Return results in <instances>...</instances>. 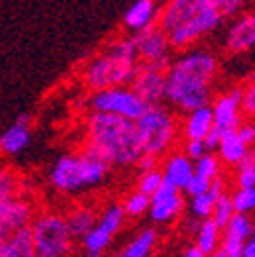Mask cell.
<instances>
[{
	"mask_svg": "<svg viewBox=\"0 0 255 257\" xmlns=\"http://www.w3.org/2000/svg\"><path fill=\"white\" fill-rule=\"evenodd\" d=\"M126 220V214L122 210V204H110L106 206L98 218L96 224L82 237V247L86 253H98L102 255L114 241V237L120 233L122 224Z\"/></svg>",
	"mask_w": 255,
	"mask_h": 257,
	"instance_id": "cell-8",
	"label": "cell"
},
{
	"mask_svg": "<svg viewBox=\"0 0 255 257\" xmlns=\"http://www.w3.org/2000/svg\"><path fill=\"white\" fill-rule=\"evenodd\" d=\"M237 131V135H239V139L249 147V149H255V120H251V118H243L241 120V124L235 128Z\"/></svg>",
	"mask_w": 255,
	"mask_h": 257,
	"instance_id": "cell-36",
	"label": "cell"
},
{
	"mask_svg": "<svg viewBox=\"0 0 255 257\" xmlns=\"http://www.w3.org/2000/svg\"><path fill=\"white\" fill-rule=\"evenodd\" d=\"M233 208L239 214H251L255 210V186L251 188H235L231 192Z\"/></svg>",
	"mask_w": 255,
	"mask_h": 257,
	"instance_id": "cell-32",
	"label": "cell"
},
{
	"mask_svg": "<svg viewBox=\"0 0 255 257\" xmlns=\"http://www.w3.org/2000/svg\"><path fill=\"white\" fill-rule=\"evenodd\" d=\"M137 133L141 139L143 153L162 159L178 141L180 122L176 114L164 104H149L145 112L135 120Z\"/></svg>",
	"mask_w": 255,
	"mask_h": 257,
	"instance_id": "cell-4",
	"label": "cell"
},
{
	"mask_svg": "<svg viewBox=\"0 0 255 257\" xmlns=\"http://www.w3.org/2000/svg\"><path fill=\"white\" fill-rule=\"evenodd\" d=\"M182 257H206V255H204L196 245H192V247H188V249L184 251V255H182Z\"/></svg>",
	"mask_w": 255,
	"mask_h": 257,
	"instance_id": "cell-43",
	"label": "cell"
},
{
	"mask_svg": "<svg viewBox=\"0 0 255 257\" xmlns=\"http://www.w3.org/2000/svg\"><path fill=\"white\" fill-rule=\"evenodd\" d=\"M186 208V200H184V192L176 186H172L170 182H162L153 194L149 196V218L157 224H172L176 222L182 212Z\"/></svg>",
	"mask_w": 255,
	"mask_h": 257,
	"instance_id": "cell-10",
	"label": "cell"
},
{
	"mask_svg": "<svg viewBox=\"0 0 255 257\" xmlns=\"http://www.w3.org/2000/svg\"><path fill=\"white\" fill-rule=\"evenodd\" d=\"M131 37L135 41L139 61H155L159 57H166L172 53L170 37L157 23L137 31V33H133Z\"/></svg>",
	"mask_w": 255,
	"mask_h": 257,
	"instance_id": "cell-14",
	"label": "cell"
},
{
	"mask_svg": "<svg viewBox=\"0 0 255 257\" xmlns=\"http://www.w3.org/2000/svg\"><path fill=\"white\" fill-rule=\"evenodd\" d=\"M249 153V147L239 139L237 131H229L222 135L218 147H216V155L220 159V164L222 166H227V168H237L245 155Z\"/></svg>",
	"mask_w": 255,
	"mask_h": 257,
	"instance_id": "cell-23",
	"label": "cell"
},
{
	"mask_svg": "<svg viewBox=\"0 0 255 257\" xmlns=\"http://www.w3.org/2000/svg\"><path fill=\"white\" fill-rule=\"evenodd\" d=\"M255 231V224L249 214H239L235 212L233 218L227 222V227L222 229L220 237V249L225 251L227 257H243V247L249 235Z\"/></svg>",
	"mask_w": 255,
	"mask_h": 257,
	"instance_id": "cell-17",
	"label": "cell"
},
{
	"mask_svg": "<svg viewBox=\"0 0 255 257\" xmlns=\"http://www.w3.org/2000/svg\"><path fill=\"white\" fill-rule=\"evenodd\" d=\"M218 76V59L212 51L206 49H192L182 51L178 57H172V63L166 72L170 80H182L202 86H214Z\"/></svg>",
	"mask_w": 255,
	"mask_h": 257,
	"instance_id": "cell-6",
	"label": "cell"
},
{
	"mask_svg": "<svg viewBox=\"0 0 255 257\" xmlns=\"http://www.w3.org/2000/svg\"><path fill=\"white\" fill-rule=\"evenodd\" d=\"M157 15H159L157 0H135V3L126 9V13L122 17V25L126 31L137 33V31L157 23Z\"/></svg>",
	"mask_w": 255,
	"mask_h": 257,
	"instance_id": "cell-20",
	"label": "cell"
},
{
	"mask_svg": "<svg viewBox=\"0 0 255 257\" xmlns=\"http://www.w3.org/2000/svg\"><path fill=\"white\" fill-rule=\"evenodd\" d=\"M222 135H225V131H220L218 126H212L210 131L206 133V137L202 139V141H204V145H206V149H208V151H216V147H218V143H220Z\"/></svg>",
	"mask_w": 255,
	"mask_h": 257,
	"instance_id": "cell-40",
	"label": "cell"
},
{
	"mask_svg": "<svg viewBox=\"0 0 255 257\" xmlns=\"http://www.w3.org/2000/svg\"><path fill=\"white\" fill-rule=\"evenodd\" d=\"M233 214H235V208H233V200H231V192H225V194H220L216 198L210 218L216 222L218 229H225L227 222L233 218Z\"/></svg>",
	"mask_w": 255,
	"mask_h": 257,
	"instance_id": "cell-30",
	"label": "cell"
},
{
	"mask_svg": "<svg viewBox=\"0 0 255 257\" xmlns=\"http://www.w3.org/2000/svg\"><path fill=\"white\" fill-rule=\"evenodd\" d=\"M157 164H159V159H157V157L143 153V155L139 157V162H137L135 168H137L139 172H145V170H153V168H157Z\"/></svg>",
	"mask_w": 255,
	"mask_h": 257,
	"instance_id": "cell-41",
	"label": "cell"
},
{
	"mask_svg": "<svg viewBox=\"0 0 255 257\" xmlns=\"http://www.w3.org/2000/svg\"><path fill=\"white\" fill-rule=\"evenodd\" d=\"M210 5L220 13L222 19H235L241 15L245 0H210Z\"/></svg>",
	"mask_w": 255,
	"mask_h": 257,
	"instance_id": "cell-35",
	"label": "cell"
},
{
	"mask_svg": "<svg viewBox=\"0 0 255 257\" xmlns=\"http://www.w3.org/2000/svg\"><path fill=\"white\" fill-rule=\"evenodd\" d=\"M251 80H255V72H253V76H251Z\"/></svg>",
	"mask_w": 255,
	"mask_h": 257,
	"instance_id": "cell-47",
	"label": "cell"
},
{
	"mask_svg": "<svg viewBox=\"0 0 255 257\" xmlns=\"http://www.w3.org/2000/svg\"><path fill=\"white\" fill-rule=\"evenodd\" d=\"M139 66L133 37H116L98 55H94L82 70V84L90 92L116 86H129Z\"/></svg>",
	"mask_w": 255,
	"mask_h": 257,
	"instance_id": "cell-2",
	"label": "cell"
},
{
	"mask_svg": "<svg viewBox=\"0 0 255 257\" xmlns=\"http://www.w3.org/2000/svg\"><path fill=\"white\" fill-rule=\"evenodd\" d=\"M129 88L147 104H164L166 98V72L151 61H139Z\"/></svg>",
	"mask_w": 255,
	"mask_h": 257,
	"instance_id": "cell-12",
	"label": "cell"
},
{
	"mask_svg": "<svg viewBox=\"0 0 255 257\" xmlns=\"http://www.w3.org/2000/svg\"><path fill=\"white\" fill-rule=\"evenodd\" d=\"M233 170H235V174H233L235 188H251V186H255V149H249L245 159Z\"/></svg>",
	"mask_w": 255,
	"mask_h": 257,
	"instance_id": "cell-29",
	"label": "cell"
},
{
	"mask_svg": "<svg viewBox=\"0 0 255 257\" xmlns=\"http://www.w3.org/2000/svg\"><path fill=\"white\" fill-rule=\"evenodd\" d=\"M208 7H212L210 0H166V3L159 7L157 25L162 27L166 33H170L172 29H176L178 25L192 19L194 15H198L200 11H204Z\"/></svg>",
	"mask_w": 255,
	"mask_h": 257,
	"instance_id": "cell-15",
	"label": "cell"
},
{
	"mask_svg": "<svg viewBox=\"0 0 255 257\" xmlns=\"http://www.w3.org/2000/svg\"><path fill=\"white\" fill-rule=\"evenodd\" d=\"M0 257H37L35 245L31 239V229H19L0 241Z\"/></svg>",
	"mask_w": 255,
	"mask_h": 257,
	"instance_id": "cell-24",
	"label": "cell"
},
{
	"mask_svg": "<svg viewBox=\"0 0 255 257\" xmlns=\"http://www.w3.org/2000/svg\"><path fill=\"white\" fill-rule=\"evenodd\" d=\"M208 186H210V182L208 180H202L200 176H192V178H190V182L186 184V188L182 190L184 192V194L186 196H190V198H192V196H198V194H204V192L208 190Z\"/></svg>",
	"mask_w": 255,
	"mask_h": 257,
	"instance_id": "cell-39",
	"label": "cell"
},
{
	"mask_svg": "<svg viewBox=\"0 0 255 257\" xmlns=\"http://www.w3.org/2000/svg\"><path fill=\"white\" fill-rule=\"evenodd\" d=\"M249 118H251V120H255V106H253V110H251V114H249Z\"/></svg>",
	"mask_w": 255,
	"mask_h": 257,
	"instance_id": "cell-45",
	"label": "cell"
},
{
	"mask_svg": "<svg viewBox=\"0 0 255 257\" xmlns=\"http://www.w3.org/2000/svg\"><path fill=\"white\" fill-rule=\"evenodd\" d=\"M241 96H243V86H233L210 100L212 120H214V126H218L220 131L229 133V131H235L241 124L243 120Z\"/></svg>",
	"mask_w": 255,
	"mask_h": 257,
	"instance_id": "cell-13",
	"label": "cell"
},
{
	"mask_svg": "<svg viewBox=\"0 0 255 257\" xmlns=\"http://www.w3.org/2000/svg\"><path fill=\"white\" fill-rule=\"evenodd\" d=\"M194 174L200 176L202 180H216L222 176V164H220V159L214 151H206L202 157H198L196 162H194Z\"/></svg>",
	"mask_w": 255,
	"mask_h": 257,
	"instance_id": "cell-28",
	"label": "cell"
},
{
	"mask_svg": "<svg viewBox=\"0 0 255 257\" xmlns=\"http://www.w3.org/2000/svg\"><path fill=\"white\" fill-rule=\"evenodd\" d=\"M31 239L37 257H70L74 251V237L61 212L43 210L31 222Z\"/></svg>",
	"mask_w": 255,
	"mask_h": 257,
	"instance_id": "cell-5",
	"label": "cell"
},
{
	"mask_svg": "<svg viewBox=\"0 0 255 257\" xmlns=\"http://www.w3.org/2000/svg\"><path fill=\"white\" fill-rule=\"evenodd\" d=\"M212 126H214L212 110H210V104H206V106L194 108L184 114L182 124H180V133L184 139H204Z\"/></svg>",
	"mask_w": 255,
	"mask_h": 257,
	"instance_id": "cell-21",
	"label": "cell"
},
{
	"mask_svg": "<svg viewBox=\"0 0 255 257\" xmlns=\"http://www.w3.org/2000/svg\"><path fill=\"white\" fill-rule=\"evenodd\" d=\"M122 210L129 218H141L149 210V196L141 194L139 190H133L122 202Z\"/></svg>",
	"mask_w": 255,
	"mask_h": 257,
	"instance_id": "cell-33",
	"label": "cell"
},
{
	"mask_svg": "<svg viewBox=\"0 0 255 257\" xmlns=\"http://www.w3.org/2000/svg\"><path fill=\"white\" fill-rule=\"evenodd\" d=\"M164 182V176H162V170L159 168H153V170H145V172H139L137 174V182H135V190H139L141 194L145 196H151L153 192L162 186Z\"/></svg>",
	"mask_w": 255,
	"mask_h": 257,
	"instance_id": "cell-34",
	"label": "cell"
},
{
	"mask_svg": "<svg viewBox=\"0 0 255 257\" xmlns=\"http://www.w3.org/2000/svg\"><path fill=\"white\" fill-rule=\"evenodd\" d=\"M243 257H255V231L249 235V239L245 241L243 247Z\"/></svg>",
	"mask_w": 255,
	"mask_h": 257,
	"instance_id": "cell-42",
	"label": "cell"
},
{
	"mask_svg": "<svg viewBox=\"0 0 255 257\" xmlns=\"http://www.w3.org/2000/svg\"><path fill=\"white\" fill-rule=\"evenodd\" d=\"M37 212V202L31 196H15L7 202H0V241L19 229L31 227Z\"/></svg>",
	"mask_w": 255,
	"mask_h": 257,
	"instance_id": "cell-11",
	"label": "cell"
},
{
	"mask_svg": "<svg viewBox=\"0 0 255 257\" xmlns=\"http://www.w3.org/2000/svg\"><path fill=\"white\" fill-rule=\"evenodd\" d=\"M15 196H31L29 182L13 166H0V202H7Z\"/></svg>",
	"mask_w": 255,
	"mask_h": 257,
	"instance_id": "cell-25",
	"label": "cell"
},
{
	"mask_svg": "<svg viewBox=\"0 0 255 257\" xmlns=\"http://www.w3.org/2000/svg\"><path fill=\"white\" fill-rule=\"evenodd\" d=\"M225 47L229 53H247L255 49V9L233 19L225 35Z\"/></svg>",
	"mask_w": 255,
	"mask_h": 257,
	"instance_id": "cell-16",
	"label": "cell"
},
{
	"mask_svg": "<svg viewBox=\"0 0 255 257\" xmlns=\"http://www.w3.org/2000/svg\"><path fill=\"white\" fill-rule=\"evenodd\" d=\"M157 245V233L153 229H141L114 257H151Z\"/></svg>",
	"mask_w": 255,
	"mask_h": 257,
	"instance_id": "cell-26",
	"label": "cell"
},
{
	"mask_svg": "<svg viewBox=\"0 0 255 257\" xmlns=\"http://www.w3.org/2000/svg\"><path fill=\"white\" fill-rule=\"evenodd\" d=\"M255 106V80H249L245 86H243V96H241V110H243V116H249L251 110Z\"/></svg>",
	"mask_w": 255,
	"mask_h": 257,
	"instance_id": "cell-37",
	"label": "cell"
},
{
	"mask_svg": "<svg viewBox=\"0 0 255 257\" xmlns=\"http://www.w3.org/2000/svg\"><path fill=\"white\" fill-rule=\"evenodd\" d=\"M63 218H66V224H68L72 237L74 239H82L94 227V224H96L98 212L90 204H78V206H72L66 214H63Z\"/></svg>",
	"mask_w": 255,
	"mask_h": 257,
	"instance_id": "cell-22",
	"label": "cell"
},
{
	"mask_svg": "<svg viewBox=\"0 0 255 257\" xmlns=\"http://www.w3.org/2000/svg\"><path fill=\"white\" fill-rule=\"evenodd\" d=\"M84 147L102 157L110 168H135L143 155L135 122L104 112H90L86 116Z\"/></svg>",
	"mask_w": 255,
	"mask_h": 257,
	"instance_id": "cell-1",
	"label": "cell"
},
{
	"mask_svg": "<svg viewBox=\"0 0 255 257\" xmlns=\"http://www.w3.org/2000/svg\"><path fill=\"white\" fill-rule=\"evenodd\" d=\"M90 112H104V114H116L129 120H137L145 108L149 106L143 102L139 96L129 88V86H116V88H106L98 92H90L86 100Z\"/></svg>",
	"mask_w": 255,
	"mask_h": 257,
	"instance_id": "cell-7",
	"label": "cell"
},
{
	"mask_svg": "<svg viewBox=\"0 0 255 257\" xmlns=\"http://www.w3.org/2000/svg\"><path fill=\"white\" fill-rule=\"evenodd\" d=\"M110 164L82 147L80 151L61 153L47 172L49 186L59 194H80L102 186L110 176Z\"/></svg>",
	"mask_w": 255,
	"mask_h": 257,
	"instance_id": "cell-3",
	"label": "cell"
},
{
	"mask_svg": "<svg viewBox=\"0 0 255 257\" xmlns=\"http://www.w3.org/2000/svg\"><path fill=\"white\" fill-rule=\"evenodd\" d=\"M86 257H102V255H98V253H88Z\"/></svg>",
	"mask_w": 255,
	"mask_h": 257,
	"instance_id": "cell-46",
	"label": "cell"
},
{
	"mask_svg": "<svg viewBox=\"0 0 255 257\" xmlns=\"http://www.w3.org/2000/svg\"><path fill=\"white\" fill-rule=\"evenodd\" d=\"M222 21H225V19L220 17V13L214 7H208V9L200 11L198 15H194L192 19L184 21L182 25H178L176 29H172L168 33L172 49L192 47L194 43H198L200 39L210 35L212 31H216Z\"/></svg>",
	"mask_w": 255,
	"mask_h": 257,
	"instance_id": "cell-9",
	"label": "cell"
},
{
	"mask_svg": "<svg viewBox=\"0 0 255 257\" xmlns=\"http://www.w3.org/2000/svg\"><path fill=\"white\" fill-rule=\"evenodd\" d=\"M220 237H222V229L216 227L212 218H204L200 220V227L196 231V247L204 255H210L220 247Z\"/></svg>",
	"mask_w": 255,
	"mask_h": 257,
	"instance_id": "cell-27",
	"label": "cell"
},
{
	"mask_svg": "<svg viewBox=\"0 0 255 257\" xmlns=\"http://www.w3.org/2000/svg\"><path fill=\"white\" fill-rule=\"evenodd\" d=\"M33 137V128H31V116L21 114L13 124H9L3 135H0V155L3 157H15L21 155Z\"/></svg>",
	"mask_w": 255,
	"mask_h": 257,
	"instance_id": "cell-18",
	"label": "cell"
},
{
	"mask_svg": "<svg viewBox=\"0 0 255 257\" xmlns=\"http://www.w3.org/2000/svg\"><path fill=\"white\" fill-rule=\"evenodd\" d=\"M162 176L172 186L184 190L190 178L194 176V162L184 151H170L164 155L162 162Z\"/></svg>",
	"mask_w": 255,
	"mask_h": 257,
	"instance_id": "cell-19",
	"label": "cell"
},
{
	"mask_svg": "<svg viewBox=\"0 0 255 257\" xmlns=\"http://www.w3.org/2000/svg\"><path fill=\"white\" fill-rule=\"evenodd\" d=\"M214 202H216V196L212 194V192H208V190L204 192V194L192 196V198H190V204H188L190 216H194V218H198V220L210 218Z\"/></svg>",
	"mask_w": 255,
	"mask_h": 257,
	"instance_id": "cell-31",
	"label": "cell"
},
{
	"mask_svg": "<svg viewBox=\"0 0 255 257\" xmlns=\"http://www.w3.org/2000/svg\"><path fill=\"white\" fill-rule=\"evenodd\" d=\"M206 257H227V255H225V251H222V249L218 247L216 251H212V253H210V255H206Z\"/></svg>",
	"mask_w": 255,
	"mask_h": 257,
	"instance_id": "cell-44",
	"label": "cell"
},
{
	"mask_svg": "<svg viewBox=\"0 0 255 257\" xmlns=\"http://www.w3.org/2000/svg\"><path fill=\"white\" fill-rule=\"evenodd\" d=\"M182 151L192 159V162H196L198 157H202L208 149H206V145H204V141L202 139H184V147H182Z\"/></svg>",
	"mask_w": 255,
	"mask_h": 257,
	"instance_id": "cell-38",
	"label": "cell"
}]
</instances>
